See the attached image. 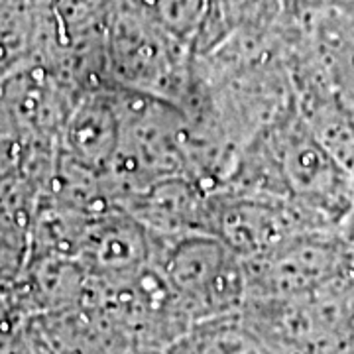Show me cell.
Masks as SVG:
<instances>
[{
	"mask_svg": "<svg viewBox=\"0 0 354 354\" xmlns=\"http://www.w3.org/2000/svg\"><path fill=\"white\" fill-rule=\"evenodd\" d=\"M109 87L181 106L193 87V46L171 34L142 0H116L102 32Z\"/></svg>",
	"mask_w": 354,
	"mask_h": 354,
	"instance_id": "obj_1",
	"label": "cell"
},
{
	"mask_svg": "<svg viewBox=\"0 0 354 354\" xmlns=\"http://www.w3.org/2000/svg\"><path fill=\"white\" fill-rule=\"evenodd\" d=\"M283 197L321 225L342 228L354 215V174L313 136L297 104L258 134Z\"/></svg>",
	"mask_w": 354,
	"mask_h": 354,
	"instance_id": "obj_2",
	"label": "cell"
},
{
	"mask_svg": "<svg viewBox=\"0 0 354 354\" xmlns=\"http://www.w3.org/2000/svg\"><path fill=\"white\" fill-rule=\"evenodd\" d=\"M158 242L156 264L191 319H216L248 295L246 262L211 234Z\"/></svg>",
	"mask_w": 354,
	"mask_h": 354,
	"instance_id": "obj_3",
	"label": "cell"
},
{
	"mask_svg": "<svg viewBox=\"0 0 354 354\" xmlns=\"http://www.w3.org/2000/svg\"><path fill=\"white\" fill-rule=\"evenodd\" d=\"M311 230H339L321 225L297 205L260 195L213 193V236L254 260Z\"/></svg>",
	"mask_w": 354,
	"mask_h": 354,
	"instance_id": "obj_4",
	"label": "cell"
},
{
	"mask_svg": "<svg viewBox=\"0 0 354 354\" xmlns=\"http://www.w3.org/2000/svg\"><path fill=\"white\" fill-rule=\"evenodd\" d=\"M122 211L132 215L156 241L174 242L195 234L213 236V193L191 177L156 181L130 195Z\"/></svg>",
	"mask_w": 354,
	"mask_h": 354,
	"instance_id": "obj_5",
	"label": "cell"
},
{
	"mask_svg": "<svg viewBox=\"0 0 354 354\" xmlns=\"http://www.w3.org/2000/svg\"><path fill=\"white\" fill-rule=\"evenodd\" d=\"M120 140V111L114 87H99L79 109L71 142L91 171L106 177Z\"/></svg>",
	"mask_w": 354,
	"mask_h": 354,
	"instance_id": "obj_6",
	"label": "cell"
},
{
	"mask_svg": "<svg viewBox=\"0 0 354 354\" xmlns=\"http://www.w3.org/2000/svg\"><path fill=\"white\" fill-rule=\"evenodd\" d=\"M344 234L348 239V244H351V252H353V262H354V215L348 218V223L344 225Z\"/></svg>",
	"mask_w": 354,
	"mask_h": 354,
	"instance_id": "obj_7",
	"label": "cell"
}]
</instances>
